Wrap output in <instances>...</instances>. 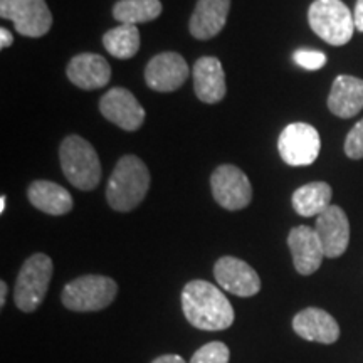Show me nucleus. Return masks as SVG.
Masks as SVG:
<instances>
[{
    "label": "nucleus",
    "instance_id": "15",
    "mask_svg": "<svg viewBox=\"0 0 363 363\" xmlns=\"http://www.w3.org/2000/svg\"><path fill=\"white\" fill-rule=\"evenodd\" d=\"M293 330L308 342L331 345L340 338V325L321 308H305L293 318Z\"/></svg>",
    "mask_w": 363,
    "mask_h": 363
},
{
    "label": "nucleus",
    "instance_id": "13",
    "mask_svg": "<svg viewBox=\"0 0 363 363\" xmlns=\"http://www.w3.org/2000/svg\"><path fill=\"white\" fill-rule=\"evenodd\" d=\"M315 230L323 246L325 257L335 259L348 249L350 242V222L345 211L338 206H330L323 214L316 217Z\"/></svg>",
    "mask_w": 363,
    "mask_h": 363
},
{
    "label": "nucleus",
    "instance_id": "28",
    "mask_svg": "<svg viewBox=\"0 0 363 363\" xmlns=\"http://www.w3.org/2000/svg\"><path fill=\"white\" fill-rule=\"evenodd\" d=\"M13 44V35L9 33L6 27L0 29V49H7Z\"/></svg>",
    "mask_w": 363,
    "mask_h": 363
},
{
    "label": "nucleus",
    "instance_id": "16",
    "mask_svg": "<svg viewBox=\"0 0 363 363\" xmlns=\"http://www.w3.org/2000/svg\"><path fill=\"white\" fill-rule=\"evenodd\" d=\"M66 72L72 84L86 91L104 88L111 79V67L99 54H78L69 61Z\"/></svg>",
    "mask_w": 363,
    "mask_h": 363
},
{
    "label": "nucleus",
    "instance_id": "24",
    "mask_svg": "<svg viewBox=\"0 0 363 363\" xmlns=\"http://www.w3.org/2000/svg\"><path fill=\"white\" fill-rule=\"evenodd\" d=\"M230 352L225 343L211 342L199 348L189 363H229Z\"/></svg>",
    "mask_w": 363,
    "mask_h": 363
},
{
    "label": "nucleus",
    "instance_id": "29",
    "mask_svg": "<svg viewBox=\"0 0 363 363\" xmlns=\"http://www.w3.org/2000/svg\"><path fill=\"white\" fill-rule=\"evenodd\" d=\"M152 363H187L184 358L179 355H162L153 360Z\"/></svg>",
    "mask_w": 363,
    "mask_h": 363
},
{
    "label": "nucleus",
    "instance_id": "2",
    "mask_svg": "<svg viewBox=\"0 0 363 363\" xmlns=\"http://www.w3.org/2000/svg\"><path fill=\"white\" fill-rule=\"evenodd\" d=\"M150 189L147 165L135 155H125L118 160L108 180L106 201L116 212H130L143 202Z\"/></svg>",
    "mask_w": 363,
    "mask_h": 363
},
{
    "label": "nucleus",
    "instance_id": "22",
    "mask_svg": "<svg viewBox=\"0 0 363 363\" xmlns=\"http://www.w3.org/2000/svg\"><path fill=\"white\" fill-rule=\"evenodd\" d=\"M160 13V0H120L113 7V17L121 24L128 26L155 21Z\"/></svg>",
    "mask_w": 363,
    "mask_h": 363
},
{
    "label": "nucleus",
    "instance_id": "19",
    "mask_svg": "<svg viewBox=\"0 0 363 363\" xmlns=\"http://www.w3.org/2000/svg\"><path fill=\"white\" fill-rule=\"evenodd\" d=\"M328 108L338 118L357 116L363 110V79L348 74L338 76L331 86Z\"/></svg>",
    "mask_w": 363,
    "mask_h": 363
},
{
    "label": "nucleus",
    "instance_id": "10",
    "mask_svg": "<svg viewBox=\"0 0 363 363\" xmlns=\"http://www.w3.org/2000/svg\"><path fill=\"white\" fill-rule=\"evenodd\" d=\"M216 281L224 291L240 298L256 296L261 289V279L247 262L234 256H224L214 266Z\"/></svg>",
    "mask_w": 363,
    "mask_h": 363
},
{
    "label": "nucleus",
    "instance_id": "20",
    "mask_svg": "<svg viewBox=\"0 0 363 363\" xmlns=\"http://www.w3.org/2000/svg\"><path fill=\"white\" fill-rule=\"evenodd\" d=\"M29 202L49 216H65L71 212L72 197L65 187L49 180H35L27 190Z\"/></svg>",
    "mask_w": 363,
    "mask_h": 363
},
{
    "label": "nucleus",
    "instance_id": "21",
    "mask_svg": "<svg viewBox=\"0 0 363 363\" xmlns=\"http://www.w3.org/2000/svg\"><path fill=\"white\" fill-rule=\"evenodd\" d=\"M333 190L326 182H311L293 194V208L303 217H318L331 206Z\"/></svg>",
    "mask_w": 363,
    "mask_h": 363
},
{
    "label": "nucleus",
    "instance_id": "5",
    "mask_svg": "<svg viewBox=\"0 0 363 363\" xmlns=\"http://www.w3.org/2000/svg\"><path fill=\"white\" fill-rule=\"evenodd\" d=\"M116 294L118 284L111 278L88 274L67 283L61 293V301L71 311L91 313L110 306Z\"/></svg>",
    "mask_w": 363,
    "mask_h": 363
},
{
    "label": "nucleus",
    "instance_id": "7",
    "mask_svg": "<svg viewBox=\"0 0 363 363\" xmlns=\"http://www.w3.org/2000/svg\"><path fill=\"white\" fill-rule=\"evenodd\" d=\"M0 17L13 22L26 38H43L52 26V13L45 0H0Z\"/></svg>",
    "mask_w": 363,
    "mask_h": 363
},
{
    "label": "nucleus",
    "instance_id": "26",
    "mask_svg": "<svg viewBox=\"0 0 363 363\" xmlns=\"http://www.w3.org/2000/svg\"><path fill=\"white\" fill-rule=\"evenodd\" d=\"M345 153L352 160H362L363 158V120L350 130L345 140Z\"/></svg>",
    "mask_w": 363,
    "mask_h": 363
},
{
    "label": "nucleus",
    "instance_id": "3",
    "mask_svg": "<svg viewBox=\"0 0 363 363\" xmlns=\"http://www.w3.org/2000/svg\"><path fill=\"white\" fill-rule=\"evenodd\" d=\"M62 174L76 189L94 190L101 180V163L96 150L88 140L78 135H69L59 148Z\"/></svg>",
    "mask_w": 363,
    "mask_h": 363
},
{
    "label": "nucleus",
    "instance_id": "9",
    "mask_svg": "<svg viewBox=\"0 0 363 363\" xmlns=\"http://www.w3.org/2000/svg\"><path fill=\"white\" fill-rule=\"evenodd\" d=\"M216 202L225 211H242L252 201L251 182L235 165H220L211 177Z\"/></svg>",
    "mask_w": 363,
    "mask_h": 363
},
{
    "label": "nucleus",
    "instance_id": "8",
    "mask_svg": "<svg viewBox=\"0 0 363 363\" xmlns=\"http://www.w3.org/2000/svg\"><path fill=\"white\" fill-rule=\"evenodd\" d=\"M278 150L288 165L308 167L320 155V133L315 126L308 123H291L281 131Z\"/></svg>",
    "mask_w": 363,
    "mask_h": 363
},
{
    "label": "nucleus",
    "instance_id": "14",
    "mask_svg": "<svg viewBox=\"0 0 363 363\" xmlns=\"http://www.w3.org/2000/svg\"><path fill=\"white\" fill-rule=\"evenodd\" d=\"M288 246L293 254V262L301 276H310L320 269L325 251L316 230L310 225H298L288 235Z\"/></svg>",
    "mask_w": 363,
    "mask_h": 363
},
{
    "label": "nucleus",
    "instance_id": "25",
    "mask_svg": "<svg viewBox=\"0 0 363 363\" xmlns=\"http://www.w3.org/2000/svg\"><path fill=\"white\" fill-rule=\"evenodd\" d=\"M293 61L299 67L308 71H318L326 65V56L320 51H310V49H298L293 54Z\"/></svg>",
    "mask_w": 363,
    "mask_h": 363
},
{
    "label": "nucleus",
    "instance_id": "18",
    "mask_svg": "<svg viewBox=\"0 0 363 363\" xmlns=\"http://www.w3.org/2000/svg\"><path fill=\"white\" fill-rule=\"evenodd\" d=\"M229 9L230 0H199L190 17V34L201 40L216 38L224 29Z\"/></svg>",
    "mask_w": 363,
    "mask_h": 363
},
{
    "label": "nucleus",
    "instance_id": "17",
    "mask_svg": "<svg viewBox=\"0 0 363 363\" xmlns=\"http://www.w3.org/2000/svg\"><path fill=\"white\" fill-rule=\"evenodd\" d=\"M194 89L202 103L216 104L225 96V74L217 57L203 56L194 66Z\"/></svg>",
    "mask_w": 363,
    "mask_h": 363
},
{
    "label": "nucleus",
    "instance_id": "27",
    "mask_svg": "<svg viewBox=\"0 0 363 363\" xmlns=\"http://www.w3.org/2000/svg\"><path fill=\"white\" fill-rule=\"evenodd\" d=\"M353 21H355V29L363 33V0H357L355 11H353Z\"/></svg>",
    "mask_w": 363,
    "mask_h": 363
},
{
    "label": "nucleus",
    "instance_id": "6",
    "mask_svg": "<svg viewBox=\"0 0 363 363\" xmlns=\"http://www.w3.org/2000/svg\"><path fill=\"white\" fill-rule=\"evenodd\" d=\"M52 259L48 254L38 252L22 264L13 289L16 306L24 313H33L40 306L48 294L52 278Z\"/></svg>",
    "mask_w": 363,
    "mask_h": 363
},
{
    "label": "nucleus",
    "instance_id": "31",
    "mask_svg": "<svg viewBox=\"0 0 363 363\" xmlns=\"http://www.w3.org/2000/svg\"><path fill=\"white\" fill-rule=\"evenodd\" d=\"M6 201L7 197L6 195H2V197H0V214H4V211H6Z\"/></svg>",
    "mask_w": 363,
    "mask_h": 363
},
{
    "label": "nucleus",
    "instance_id": "4",
    "mask_svg": "<svg viewBox=\"0 0 363 363\" xmlns=\"http://www.w3.org/2000/svg\"><path fill=\"white\" fill-rule=\"evenodd\" d=\"M308 22L313 33L330 45H345L355 33L353 13L342 0H315L308 11Z\"/></svg>",
    "mask_w": 363,
    "mask_h": 363
},
{
    "label": "nucleus",
    "instance_id": "12",
    "mask_svg": "<svg viewBox=\"0 0 363 363\" xmlns=\"http://www.w3.org/2000/svg\"><path fill=\"white\" fill-rule=\"evenodd\" d=\"M189 78V66L177 52H162L150 59L145 69V83L150 89L172 93Z\"/></svg>",
    "mask_w": 363,
    "mask_h": 363
},
{
    "label": "nucleus",
    "instance_id": "11",
    "mask_svg": "<svg viewBox=\"0 0 363 363\" xmlns=\"http://www.w3.org/2000/svg\"><path fill=\"white\" fill-rule=\"evenodd\" d=\"M99 111L108 121L125 131H136L145 121V110L133 93L125 88H113L99 101Z\"/></svg>",
    "mask_w": 363,
    "mask_h": 363
},
{
    "label": "nucleus",
    "instance_id": "1",
    "mask_svg": "<svg viewBox=\"0 0 363 363\" xmlns=\"http://www.w3.org/2000/svg\"><path fill=\"white\" fill-rule=\"evenodd\" d=\"M182 310L187 321L203 331H222L234 323L229 299L208 281L194 279L182 291Z\"/></svg>",
    "mask_w": 363,
    "mask_h": 363
},
{
    "label": "nucleus",
    "instance_id": "30",
    "mask_svg": "<svg viewBox=\"0 0 363 363\" xmlns=\"http://www.w3.org/2000/svg\"><path fill=\"white\" fill-rule=\"evenodd\" d=\"M7 293H9L7 283H6V281H2V283H0V308L6 306V301H7Z\"/></svg>",
    "mask_w": 363,
    "mask_h": 363
},
{
    "label": "nucleus",
    "instance_id": "23",
    "mask_svg": "<svg viewBox=\"0 0 363 363\" xmlns=\"http://www.w3.org/2000/svg\"><path fill=\"white\" fill-rule=\"evenodd\" d=\"M103 44L116 59H131L140 49V33L136 26L121 24L103 35Z\"/></svg>",
    "mask_w": 363,
    "mask_h": 363
}]
</instances>
